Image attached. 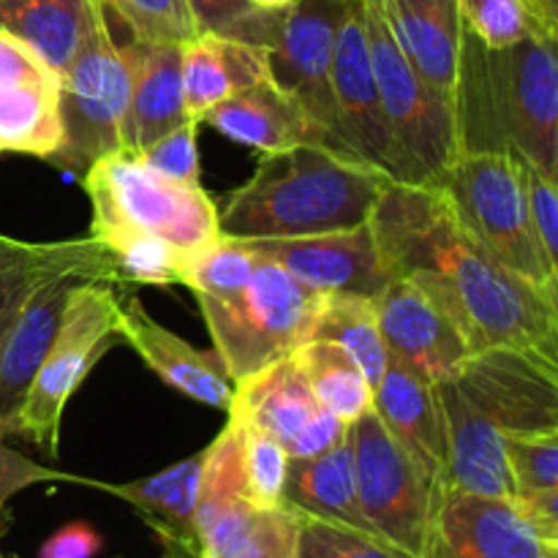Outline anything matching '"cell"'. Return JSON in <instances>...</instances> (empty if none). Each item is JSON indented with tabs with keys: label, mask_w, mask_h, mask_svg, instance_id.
<instances>
[{
	"label": "cell",
	"mask_w": 558,
	"mask_h": 558,
	"mask_svg": "<svg viewBox=\"0 0 558 558\" xmlns=\"http://www.w3.org/2000/svg\"><path fill=\"white\" fill-rule=\"evenodd\" d=\"M134 93V52L131 44H118L109 27V14L98 22L87 47L60 76V118L63 147L52 163L82 178L90 163L107 153L125 147Z\"/></svg>",
	"instance_id": "obj_10"
},
{
	"label": "cell",
	"mask_w": 558,
	"mask_h": 558,
	"mask_svg": "<svg viewBox=\"0 0 558 558\" xmlns=\"http://www.w3.org/2000/svg\"><path fill=\"white\" fill-rule=\"evenodd\" d=\"M202 466L205 450L153 477L134 480V483H87L107 494L118 496L125 505L134 507L136 515L147 523L158 543L167 548L172 558H199L202 543L196 529V505H199Z\"/></svg>",
	"instance_id": "obj_24"
},
{
	"label": "cell",
	"mask_w": 558,
	"mask_h": 558,
	"mask_svg": "<svg viewBox=\"0 0 558 558\" xmlns=\"http://www.w3.org/2000/svg\"><path fill=\"white\" fill-rule=\"evenodd\" d=\"M526 174H529V194H532L534 218H537L539 238H543L545 256H548L550 276H554L556 294H558V191L548 180V174L534 169L532 163H526Z\"/></svg>",
	"instance_id": "obj_41"
},
{
	"label": "cell",
	"mask_w": 558,
	"mask_h": 558,
	"mask_svg": "<svg viewBox=\"0 0 558 558\" xmlns=\"http://www.w3.org/2000/svg\"><path fill=\"white\" fill-rule=\"evenodd\" d=\"M202 123H210L227 140L259 153H278L311 142L332 145L325 125L270 76L213 107Z\"/></svg>",
	"instance_id": "obj_22"
},
{
	"label": "cell",
	"mask_w": 558,
	"mask_h": 558,
	"mask_svg": "<svg viewBox=\"0 0 558 558\" xmlns=\"http://www.w3.org/2000/svg\"><path fill=\"white\" fill-rule=\"evenodd\" d=\"M526 3L537 25L545 27L558 41V0H526Z\"/></svg>",
	"instance_id": "obj_46"
},
{
	"label": "cell",
	"mask_w": 558,
	"mask_h": 558,
	"mask_svg": "<svg viewBox=\"0 0 558 558\" xmlns=\"http://www.w3.org/2000/svg\"><path fill=\"white\" fill-rule=\"evenodd\" d=\"M163 558H172V556H163Z\"/></svg>",
	"instance_id": "obj_51"
},
{
	"label": "cell",
	"mask_w": 558,
	"mask_h": 558,
	"mask_svg": "<svg viewBox=\"0 0 558 558\" xmlns=\"http://www.w3.org/2000/svg\"><path fill=\"white\" fill-rule=\"evenodd\" d=\"M90 199V238L109 251L125 243H167L194 256L221 238L218 207L202 185L174 183L142 161L140 153H107L82 174Z\"/></svg>",
	"instance_id": "obj_4"
},
{
	"label": "cell",
	"mask_w": 558,
	"mask_h": 558,
	"mask_svg": "<svg viewBox=\"0 0 558 558\" xmlns=\"http://www.w3.org/2000/svg\"><path fill=\"white\" fill-rule=\"evenodd\" d=\"M265 259L281 265L289 276L325 294H365L379 298L392 281L371 221L357 229L303 238L243 240Z\"/></svg>",
	"instance_id": "obj_16"
},
{
	"label": "cell",
	"mask_w": 558,
	"mask_h": 558,
	"mask_svg": "<svg viewBox=\"0 0 558 558\" xmlns=\"http://www.w3.org/2000/svg\"><path fill=\"white\" fill-rule=\"evenodd\" d=\"M325 298V292L305 287L281 265L259 256L243 289L223 298H196V303L213 349L238 385L311 341Z\"/></svg>",
	"instance_id": "obj_6"
},
{
	"label": "cell",
	"mask_w": 558,
	"mask_h": 558,
	"mask_svg": "<svg viewBox=\"0 0 558 558\" xmlns=\"http://www.w3.org/2000/svg\"><path fill=\"white\" fill-rule=\"evenodd\" d=\"M189 9L199 33H216L248 44L262 11L248 0H189Z\"/></svg>",
	"instance_id": "obj_40"
},
{
	"label": "cell",
	"mask_w": 558,
	"mask_h": 558,
	"mask_svg": "<svg viewBox=\"0 0 558 558\" xmlns=\"http://www.w3.org/2000/svg\"><path fill=\"white\" fill-rule=\"evenodd\" d=\"M131 33V41L185 44L199 36L189 0H98Z\"/></svg>",
	"instance_id": "obj_34"
},
{
	"label": "cell",
	"mask_w": 558,
	"mask_h": 558,
	"mask_svg": "<svg viewBox=\"0 0 558 558\" xmlns=\"http://www.w3.org/2000/svg\"><path fill=\"white\" fill-rule=\"evenodd\" d=\"M347 0H298L278 11H265L256 44L267 49L270 80L292 93L336 142L332 112V49Z\"/></svg>",
	"instance_id": "obj_12"
},
{
	"label": "cell",
	"mask_w": 558,
	"mask_h": 558,
	"mask_svg": "<svg viewBox=\"0 0 558 558\" xmlns=\"http://www.w3.org/2000/svg\"><path fill=\"white\" fill-rule=\"evenodd\" d=\"M322 409L325 407L316 401L303 371L289 354V357L262 368L259 374L238 381L234 401L227 414H238L289 450V445L303 434L305 425Z\"/></svg>",
	"instance_id": "obj_29"
},
{
	"label": "cell",
	"mask_w": 558,
	"mask_h": 558,
	"mask_svg": "<svg viewBox=\"0 0 558 558\" xmlns=\"http://www.w3.org/2000/svg\"><path fill=\"white\" fill-rule=\"evenodd\" d=\"M463 27L485 49H507L534 31L526 0H458Z\"/></svg>",
	"instance_id": "obj_37"
},
{
	"label": "cell",
	"mask_w": 558,
	"mask_h": 558,
	"mask_svg": "<svg viewBox=\"0 0 558 558\" xmlns=\"http://www.w3.org/2000/svg\"><path fill=\"white\" fill-rule=\"evenodd\" d=\"M101 548V537L87 523H69L58 529L47 543L41 545L38 558H93Z\"/></svg>",
	"instance_id": "obj_44"
},
{
	"label": "cell",
	"mask_w": 558,
	"mask_h": 558,
	"mask_svg": "<svg viewBox=\"0 0 558 558\" xmlns=\"http://www.w3.org/2000/svg\"><path fill=\"white\" fill-rule=\"evenodd\" d=\"M63 147L60 76L0 27V153L52 161Z\"/></svg>",
	"instance_id": "obj_17"
},
{
	"label": "cell",
	"mask_w": 558,
	"mask_h": 558,
	"mask_svg": "<svg viewBox=\"0 0 558 558\" xmlns=\"http://www.w3.org/2000/svg\"><path fill=\"white\" fill-rule=\"evenodd\" d=\"M543 554L545 543L518 501L445 488L420 558H543Z\"/></svg>",
	"instance_id": "obj_18"
},
{
	"label": "cell",
	"mask_w": 558,
	"mask_h": 558,
	"mask_svg": "<svg viewBox=\"0 0 558 558\" xmlns=\"http://www.w3.org/2000/svg\"><path fill=\"white\" fill-rule=\"evenodd\" d=\"M292 357L303 371L316 401L338 420L352 425L374 409V385L343 347L314 338L294 349Z\"/></svg>",
	"instance_id": "obj_31"
},
{
	"label": "cell",
	"mask_w": 558,
	"mask_h": 558,
	"mask_svg": "<svg viewBox=\"0 0 558 558\" xmlns=\"http://www.w3.org/2000/svg\"><path fill=\"white\" fill-rule=\"evenodd\" d=\"M349 439L360 505L371 529L403 554L420 558L445 488L392 439L374 409L349 425Z\"/></svg>",
	"instance_id": "obj_11"
},
{
	"label": "cell",
	"mask_w": 558,
	"mask_h": 558,
	"mask_svg": "<svg viewBox=\"0 0 558 558\" xmlns=\"http://www.w3.org/2000/svg\"><path fill=\"white\" fill-rule=\"evenodd\" d=\"M330 87L338 147L354 153L363 161L376 163L392 180H403L401 156L381 109L360 0H347V9L338 22Z\"/></svg>",
	"instance_id": "obj_13"
},
{
	"label": "cell",
	"mask_w": 558,
	"mask_h": 558,
	"mask_svg": "<svg viewBox=\"0 0 558 558\" xmlns=\"http://www.w3.org/2000/svg\"><path fill=\"white\" fill-rule=\"evenodd\" d=\"M118 338L129 343L142 363L161 376L172 390L183 392L202 407L229 412L234 401V381L218 352H202L158 325L134 294L118 298Z\"/></svg>",
	"instance_id": "obj_19"
},
{
	"label": "cell",
	"mask_w": 558,
	"mask_h": 558,
	"mask_svg": "<svg viewBox=\"0 0 558 558\" xmlns=\"http://www.w3.org/2000/svg\"><path fill=\"white\" fill-rule=\"evenodd\" d=\"M518 496L529 490H558V425L505 441Z\"/></svg>",
	"instance_id": "obj_38"
},
{
	"label": "cell",
	"mask_w": 558,
	"mask_h": 558,
	"mask_svg": "<svg viewBox=\"0 0 558 558\" xmlns=\"http://www.w3.org/2000/svg\"><path fill=\"white\" fill-rule=\"evenodd\" d=\"M371 229L390 276L417 283L474 352H512L558 381L556 308L474 240L445 185L392 180Z\"/></svg>",
	"instance_id": "obj_1"
},
{
	"label": "cell",
	"mask_w": 558,
	"mask_h": 558,
	"mask_svg": "<svg viewBox=\"0 0 558 558\" xmlns=\"http://www.w3.org/2000/svg\"><path fill=\"white\" fill-rule=\"evenodd\" d=\"M251 5H256V9L262 11H278V9H287V5L298 3V0H248Z\"/></svg>",
	"instance_id": "obj_47"
},
{
	"label": "cell",
	"mask_w": 558,
	"mask_h": 558,
	"mask_svg": "<svg viewBox=\"0 0 558 558\" xmlns=\"http://www.w3.org/2000/svg\"><path fill=\"white\" fill-rule=\"evenodd\" d=\"M374 412L425 474L447 488L450 439L439 385H428L390 360L374 387Z\"/></svg>",
	"instance_id": "obj_23"
},
{
	"label": "cell",
	"mask_w": 558,
	"mask_h": 558,
	"mask_svg": "<svg viewBox=\"0 0 558 558\" xmlns=\"http://www.w3.org/2000/svg\"><path fill=\"white\" fill-rule=\"evenodd\" d=\"M0 558H3V556H0Z\"/></svg>",
	"instance_id": "obj_54"
},
{
	"label": "cell",
	"mask_w": 558,
	"mask_h": 558,
	"mask_svg": "<svg viewBox=\"0 0 558 558\" xmlns=\"http://www.w3.org/2000/svg\"><path fill=\"white\" fill-rule=\"evenodd\" d=\"M298 558H414L371 532L298 512Z\"/></svg>",
	"instance_id": "obj_35"
},
{
	"label": "cell",
	"mask_w": 558,
	"mask_h": 558,
	"mask_svg": "<svg viewBox=\"0 0 558 558\" xmlns=\"http://www.w3.org/2000/svg\"><path fill=\"white\" fill-rule=\"evenodd\" d=\"M381 109L401 156V183L441 185L466 150L461 118L414 71L387 22L381 0H360Z\"/></svg>",
	"instance_id": "obj_7"
},
{
	"label": "cell",
	"mask_w": 558,
	"mask_h": 558,
	"mask_svg": "<svg viewBox=\"0 0 558 558\" xmlns=\"http://www.w3.org/2000/svg\"><path fill=\"white\" fill-rule=\"evenodd\" d=\"M185 112L199 120L234 93L267 80V49L238 38L199 33L183 47Z\"/></svg>",
	"instance_id": "obj_26"
},
{
	"label": "cell",
	"mask_w": 558,
	"mask_h": 558,
	"mask_svg": "<svg viewBox=\"0 0 558 558\" xmlns=\"http://www.w3.org/2000/svg\"><path fill=\"white\" fill-rule=\"evenodd\" d=\"M515 501L537 537L545 545H558V490H529Z\"/></svg>",
	"instance_id": "obj_45"
},
{
	"label": "cell",
	"mask_w": 558,
	"mask_h": 558,
	"mask_svg": "<svg viewBox=\"0 0 558 558\" xmlns=\"http://www.w3.org/2000/svg\"><path fill=\"white\" fill-rule=\"evenodd\" d=\"M120 283L82 281L71 289L54 341L22 401L11 436L58 456L60 423L76 387L118 341Z\"/></svg>",
	"instance_id": "obj_8"
},
{
	"label": "cell",
	"mask_w": 558,
	"mask_h": 558,
	"mask_svg": "<svg viewBox=\"0 0 558 558\" xmlns=\"http://www.w3.org/2000/svg\"><path fill=\"white\" fill-rule=\"evenodd\" d=\"M183 44L131 41L134 93L125 120V150H145L189 118L183 93Z\"/></svg>",
	"instance_id": "obj_25"
},
{
	"label": "cell",
	"mask_w": 558,
	"mask_h": 558,
	"mask_svg": "<svg viewBox=\"0 0 558 558\" xmlns=\"http://www.w3.org/2000/svg\"><path fill=\"white\" fill-rule=\"evenodd\" d=\"M54 480L85 483V480L80 477H69V474L63 472H52V469L38 466V463L31 461V458L9 450V447H5V439H0V510H5L11 496H16L20 490L31 488V485L36 483H54Z\"/></svg>",
	"instance_id": "obj_42"
},
{
	"label": "cell",
	"mask_w": 558,
	"mask_h": 558,
	"mask_svg": "<svg viewBox=\"0 0 558 558\" xmlns=\"http://www.w3.org/2000/svg\"><path fill=\"white\" fill-rule=\"evenodd\" d=\"M349 436V423L338 420L336 414L322 409L314 420L303 428V434L289 445V461H300V458H314L336 447Z\"/></svg>",
	"instance_id": "obj_43"
},
{
	"label": "cell",
	"mask_w": 558,
	"mask_h": 558,
	"mask_svg": "<svg viewBox=\"0 0 558 558\" xmlns=\"http://www.w3.org/2000/svg\"><path fill=\"white\" fill-rule=\"evenodd\" d=\"M256 262H259V254L248 248L243 240L221 234L191 256L185 265L183 287L191 289L196 298H223L248 283Z\"/></svg>",
	"instance_id": "obj_33"
},
{
	"label": "cell",
	"mask_w": 558,
	"mask_h": 558,
	"mask_svg": "<svg viewBox=\"0 0 558 558\" xmlns=\"http://www.w3.org/2000/svg\"><path fill=\"white\" fill-rule=\"evenodd\" d=\"M314 338L347 349L374 387L390 363L376 316V300L365 294H327L316 319Z\"/></svg>",
	"instance_id": "obj_32"
},
{
	"label": "cell",
	"mask_w": 558,
	"mask_h": 558,
	"mask_svg": "<svg viewBox=\"0 0 558 558\" xmlns=\"http://www.w3.org/2000/svg\"><path fill=\"white\" fill-rule=\"evenodd\" d=\"M0 3H3V0H0Z\"/></svg>",
	"instance_id": "obj_52"
},
{
	"label": "cell",
	"mask_w": 558,
	"mask_h": 558,
	"mask_svg": "<svg viewBox=\"0 0 558 558\" xmlns=\"http://www.w3.org/2000/svg\"><path fill=\"white\" fill-rule=\"evenodd\" d=\"M450 439L447 488L518 499L505 441L558 425V381L501 349L469 360L439 385Z\"/></svg>",
	"instance_id": "obj_3"
},
{
	"label": "cell",
	"mask_w": 558,
	"mask_h": 558,
	"mask_svg": "<svg viewBox=\"0 0 558 558\" xmlns=\"http://www.w3.org/2000/svg\"><path fill=\"white\" fill-rule=\"evenodd\" d=\"M107 254L96 238L54 240V243H27V240L0 234V347L14 325L16 314L31 298L33 289L52 272L87 262H107ZM3 439V436H0Z\"/></svg>",
	"instance_id": "obj_30"
},
{
	"label": "cell",
	"mask_w": 558,
	"mask_h": 558,
	"mask_svg": "<svg viewBox=\"0 0 558 558\" xmlns=\"http://www.w3.org/2000/svg\"><path fill=\"white\" fill-rule=\"evenodd\" d=\"M0 518H3V510H0Z\"/></svg>",
	"instance_id": "obj_50"
},
{
	"label": "cell",
	"mask_w": 558,
	"mask_h": 558,
	"mask_svg": "<svg viewBox=\"0 0 558 558\" xmlns=\"http://www.w3.org/2000/svg\"><path fill=\"white\" fill-rule=\"evenodd\" d=\"M543 558H558V545H545Z\"/></svg>",
	"instance_id": "obj_49"
},
{
	"label": "cell",
	"mask_w": 558,
	"mask_h": 558,
	"mask_svg": "<svg viewBox=\"0 0 558 558\" xmlns=\"http://www.w3.org/2000/svg\"><path fill=\"white\" fill-rule=\"evenodd\" d=\"M238 420L243 423V472L251 505L262 507V510L281 507L283 485H287L289 474L287 447L256 425L245 423L243 417Z\"/></svg>",
	"instance_id": "obj_36"
},
{
	"label": "cell",
	"mask_w": 558,
	"mask_h": 558,
	"mask_svg": "<svg viewBox=\"0 0 558 558\" xmlns=\"http://www.w3.org/2000/svg\"><path fill=\"white\" fill-rule=\"evenodd\" d=\"M441 185L458 216L496 262L537 289L558 314V294L534 218L526 161L510 147H469Z\"/></svg>",
	"instance_id": "obj_5"
},
{
	"label": "cell",
	"mask_w": 558,
	"mask_h": 558,
	"mask_svg": "<svg viewBox=\"0 0 558 558\" xmlns=\"http://www.w3.org/2000/svg\"><path fill=\"white\" fill-rule=\"evenodd\" d=\"M0 156H3V153H0Z\"/></svg>",
	"instance_id": "obj_53"
},
{
	"label": "cell",
	"mask_w": 558,
	"mask_h": 558,
	"mask_svg": "<svg viewBox=\"0 0 558 558\" xmlns=\"http://www.w3.org/2000/svg\"><path fill=\"white\" fill-rule=\"evenodd\" d=\"M376 316L387 357L428 385L450 381L477 354L441 305L407 278L387 283L376 298Z\"/></svg>",
	"instance_id": "obj_15"
},
{
	"label": "cell",
	"mask_w": 558,
	"mask_h": 558,
	"mask_svg": "<svg viewBox=\"0 0 558 558\" xmlns=\"http://www.w3.org/2000/svg\"><path fill=\"white\" fill-rule=\"evenodd\" d=\"M82 281L120 283V278L112 259L71 265L52 272L33 289L0 347V436L3 439L11 436L22 401L52 347L71 289Z\"/></svg>",
	"instance_id": "obj_14"
},
{
	"label": "cell",
	"mask_w": 558,
	"mask_h": 558,
	"mask_svg": "<svg viewBox=\"0 0 558 558\" xmlns=\"http://www.w3.org/2000/svg\"><path fill=\"white\" fill-rule=\"evenodd\" d=\"M104 20L98 0H3L0 27L27 44L58 76L69 71Z\"/></svg>",
	"instance_id": "obj_27"
},
{
	"label": "cell",
	"mask_w": 558,
	"mask_h": 558,
	"mask_svg": "<svg viewBox=\"0 0 558 558\" xmlns=\"http://www.w3.org/2000/svg\"><path fill=\"white\" fill-rule=\"evenodd\" d=\"M381 9L414 71L461 118L466 27L458 0H381Z\"/></svg>",
	"instance_id": "obj_20"
},
{
	"label": "cell",
	"mask_w": 558,
	"mask_h": 558,
	"mask_svg": "<svg viewBox=\"0 0 558 558\" xmlns=\"http://www.w3.org/2000/svg\"><path fill=\"white\" fill-rule=\"evenodd\" d=\"M474 49L499 147L548 174L558 125V41L534 20V31L512 47L485 49L474 38Z\"/></svg>",
	"instance_id": "obj_9"
},
{
	"label": "cell",
	"mask_w": 558,
	"mask_h": 558,
	"mask_svg": "<svg viewBox=\"0 0 558 558\" xmlns=\"http://www.w3.org/2000/svg\"><path fill=\"white\" fill-rule=\"evenodd\" d=\"M548 180L556 185L558 191V125H556V140H554V158H550V172H548Z\"/></svg>",
	"instance_id": "obj_48"
},
{
	"label": "cell",
	"mask_w": 558,
	"mask_h": 558,
	"mask_svg": "<svg viewBox=\"0 0 558 558\" xmlns=\"http://www.w3.org/2000/svg\"><path fill=\"white\" fill-rule=\"evenodd\" d=\"M390 183L381 167L325 142L262 153L248 183L234 189L218 210V227L234 240L357 229L371 221Z\"/></svg>",
	"instance_id": "obj_2"
},
{
	"label": "cell",
	"mask_w": 558,
	"mask_h": 558,
	"mask_svg": "<svg viewBox=\"0 0 558 558\" xmlns=\"http://www.w3.org/2000/svg\"><path fill=\"white\" fill-rule=\"evenodd\" d=\"M196 134H199V120H185L183 125L163 134L150 147L140 150L142 161L156 169L158 174H163V178L174 180V183L202 185Z\"/></svg>",
	"instance_id": "obj_39"
},
{
	"label": "cell",
	"mask_w": 558,
	"mask_h": 558,
	"mask_svg": "<svg viewBox=\"0 0 558 558\" xmlns=\"http://www.w3.org/2000/svg\"><path fill=\"white\" fill-rule=\"evenodd\" d=\"M199 558H298V512L262 510L238 494L199 490Z\"/></svg>",
	"instance_id": "obj_21"
},
{
	"label": "cell",
	"mask_w": 558,
	"mask_h": 558,
	"mask_svg": "<svg viewBox=\"0 0 558 558\" xmlns=\"http://www.w3.org/2000/svg\"><path fill=\"white\" fill-rule=\"evenodd\" d=\"M283 505L292 507L294 512H303V515L376 534L365 518L363 505H360L349 436L322 456L289 461Z\"/></svg>",
	"instance_id": "obj_28"
}]
</instances>
